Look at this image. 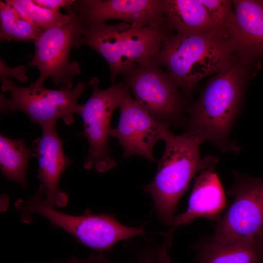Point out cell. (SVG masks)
Here are the masks:
<instances>
[{
  "label": "cell",
  "mask_w": 263,
  "mask_h": 263,
  "mask_svg": "<svg viewBox=\"0 0 263 263\" xmlns=\"http://www.w3.org/2000/svg\"><path fill=\"white\" fill-rule=\"evenodd\" d=\"M94 256V254H92L88 258L82 260H79L76 258L73 257L71 260L67 263H93Z\"/></svg>",
  "instance_id": "obj_28"
},
{
  "label": "cell",
  "mask_w": 263,
  "mask_h": 263,
  "mask_svg": "<svg viewBox=\"0 0 263 263\" xmlns=\"http://www.w3.org/2000/svg\"><path fill=\"white\" fill-rule=\"evenodd\" d=\"M6 2L14 8L24 19L43 31L61 26L71 19V14H64L60 10L41 7L31 0H10Z\"/></svg>",
  "instance_id": "obj_19"
},
{
  "label": "cell",
  "mask_w": 263,
  "mask_h": 263,
  "mask_svg": "<svg viewBox=\"0 0 263 263\" xmlns=\"http://www.w3.org/2000/svg\"><path fill=\"white\" fill-rule=\"evenodd\" d=\"M44 193L41 184L31 197L16 202L15 206L20 211L22 222L30 223L33 214L40 215L54 226L72 234L84 246L99 253L110 250L117 243L134 235V228L121 224L113 214H94L89 209L79 216L59 212L45 202L42 198Z\"/></svg>",
  "instance_id": "obj_5"
},
{
  "label": "cell",
  "mask_w": 263,
  "mask_h": 263,
  "mask_svg": "<svg viewBox=\"0 0 263 263\" xmlns=\"http://www.w3.org/2000/svg\"><path fill=\"white\" fill-rule=\"evenodd\" d=\"M67 11L86 25L119 19L138 27L166 26L162 0H74Z\"/></svg>",
  "instance_id": "obj_12"
},
{
  "label": "cell",
  "mask_w": 263,
  "mask_h": 263,
  "mask_svg": "<svg viewBox=\"0 0 263 263\" xmlns=\"http://www.w3.org/2000/svg\"><path fill=\"white\" fill-rule=\"evenodd\" d=\"M56 122L41 127L42 134L33 141L31 149L38 161L37 177L44 188V201L53 207H63L68 203L69 195L59 189V182L73 160L63 152V141L57 134Z\"/></svg>",
  "instance_id": "obj_13"
},
{
  "label": "cell",
  "mask_w": 263,
  "mask_h": 263,
  "mask_svg": "<svg viewBox=\"0 0 263 263\" xmlns=\"http://www.w3.org/2000/svg\"><path fill=\"white\" fill-rule=\"evenodd\" d=\"M232 175L227 194L233 201L208 239L221 243L263 239V180L236 171Z\"/></svg>",
  "instance_id": "obj_8"
},
{
  "label": "cell",
  "mask_w": 263,
  "mask_h": 263,
  "mask_svg": "<svg viewBox=\"0 0 263 263\" xmlns=\"http://www.w3.org/2000/svg\"><path fill=\"white\" fill-rule=\"evenodd\" d=\"M98 84L99 79L96 77L90 80L92 94L82 104L79 114L83 121V135L89 143L84 168L94 169L104 173L117 166L111 154L109 137L112 116L114 110L119 108L125 86L122 82L114 83L106 89L101 90Z\"/></svg>",
  "instance_id": "obj_10"
},
{
  "label": "cell",
  "mask_w": 263,
  "mask_h": 263,
  "mask_svg": "<svg viewBox=\"0 0 263 263\" xmlns=\"http://www.w3.org/2000/svg\"><path fill=\"white\" fill-rule=\"evenodd\" d=\"M190 247L198 263H263V239L226 243L208 239Z\"/></svg>",
  "instance_id": "obj_16"
},
{
  "label": "cell",
  "mask_w": 263,
  "mask_h": 263,
  "mask_svg": "<svg viewBox=\"0 0 263 263\" xmlns=\"http://www.w3.org/2000/svg\"><path fill=\"white\" fill-rule=\"evenodd\" d=\"M33 156L23 138L0 136V167L3 176L27 188L26 176L30 157Z\"/></svg>",
  "instance_id": "obj_18"
},
{
  "label": "cell",
  "mask_w": 263,
  "mask_h": 263,
  "mask_svg": "<svg viewBox=\"0 0 263 263\" xmlns=\"http://www.w3.org/2000/svg\"><path fill=\"white\" fill-rule=\"evenodd\" d=\"M71 20L66 24L42 33L34 41L35 52L29 66L38 69L39 76L33 84L43 86L48 77L60 89H71L72 80L81 74L76 61L71 62L69 56L73 48L79 49L86 25L72 11Z\"/></svg>",
  "instance_id": "obj_9"
},
{
  "label": "cell",
  "mask_w": 263,
  "mask_h": 263,
  "mask_svg": "<svg viewBox=\"0 0 263 263\" xmlns=\"http://www.w3.org/2000/svg\"><path fill=\"white\" fill-rule=\"evenodd\" d=\"M93 263H113L110 261L102 253L97 255L94 254Z\"/></svg>",
  "instance_id": "obj_27"
},
{
  "label": "cell",
  "mask_w": 263,
  "mask_h": 263,
  "mask_svg": "<svg viewBox=\"0 0 263 263\" xmlns=\"http://www.w3.org/2000/svg\"><path fill=\"white\" fill-rule=\"evenodd\" d=\"M1 91L9 92L10 97L0 94V112L20 111L34 124L41 127L61 119L67 125L75 120V113L79 114L82 104L77 102L85 90V84L78 82L71 89H49L33 83L27 87L15 85L8 79L1 80Z\"/></svg>",
  "instance_id": "obj_7"
},
{
  "label": "cell",
  "mask_w": 263,
  "mask_h": 263,
  "mask_svg": "<svg viewBox=\"0 0 263 263\" xmlns=\"http://www.w3.org/2000/svg\"><path fill=\"white\" fill-rule=\"evenodd\" d=\"M19 16V13L14 8L6 2L0 1L1 40L10 41L13 25Z\"/></svg>",
  "instance_id": "obj_22"
},
{
  "label": "cell",
  "mask_w": 263,
  "mask_h": 263,
  "mask_svg": "<svg viewBox=\"0 0 263 263\" xmlns=\"http://www.w3.org/2000/svg\"><path fill=\"white\" fill-rule=\"evenodd\" d=\"M156 249L150 245L143 249L139 253L137 263H156Z\"/></svg>",
  "instance_id": "obj_25"
},
{
  "label": "cell",
  "mask_w": 263,
  "mask_h": 263,
  "mask_svg": "<svg viewBox=\"0 0 263 263\" xmlns=\"http://www.w3.org/2000/svg\"><path fill=\"white\" fill-rule=\"evenodd\" d=\"M213 22L220 28L226 27L233 14L232 0H200Z\"/></svg>",
  "instance_id": "obj_20"
},
{
  "label": "cell",
  "mask_w": 263,
  "mask_h": 263,
  "mask_svg": "<svg viewBox=\"0 0 263 263\" xmlns=\"http://www.w3.org/2000/svg\"><path fill=\"white\" fill-rule=\"evenodd\" d=\"M73 0H35L37 4L44 8L51 10H60L61 7L65 8L67 11L70 8Z\"/></svg>",
  "instance_id": "obj_24"
},
{
  "label": "cell",
  "mask_w": 263,
  "mask_h": 263,
  "mask_svg": "<svg viewBox=\"0 0 263 263\" xmlns=\"http://www.w3.org/2000/svg\"><path fill=\"white\" fill-rule=\"evenodd\" d=\"M121 75L122 83L131 90L135 101L155 120L169 127L184 123L188 110L186 98L154 58L135 65Z\"/></svg>",
  "instance_id": "obj_6"
},
{
  "label": "cell",
  "mask_w": 263,
  "mask_h": 263,
  "mask_svg": "<svg viewBox=\"0 0 263 263\" xmlns=\"http://www.w3.org/2000/svg\"><path fill=\"white\" fill-rule=\"evenodd\" d=\"M170 31L166 26L138 27L124 22L116 24L96 23L86 25L80 44L103 56L110 69V80L114 84L118 75L154 58Z\"/></svg>",
  "instance_id": "obj_4"
},
{
  "label": "cell",
  "mask_w": 263,
  "mask_h": 263,
  "mask_svg": "<svg viewBox=\"0 0 263 263\" xmlns=\"http://www.w3.org/2000/svg\"><path fill=\"white\" fill-rule=\"evenodd\" d=\"M42 32L43 30L20 15L13 25L10 41L34 42Z\"/></svg>",
  "instance_id": "obj_21"
},
{
  "label": "cell",
  "mask_w": 263,
  "mask_h": 263,
  "mask_svg": "<svg viewBox=\"0 0 263 263\" xmlns=\"http://www.w3.org/2000/svg\"><path fill=\"white\" fill-rule=\"evenodd\" d=\"M238 58L227 30L220 27L191 34L170 32L154 58L186 98L201 79Z\"/></svg>",
  "instance_id": "obj_2"
},
{
  "label": "cell",
  "mask_w": 263,
  "mask_h": 263,
  "mask_svg": "<svg viewBox=\"0 0 263 263\" xmlns=\"http://www.w3.org/2000/svg\"><path fill=\"white\" fill-rule=\"evenodd\" d=\"M166 25L181 34L217 28L200 0H162Z\"/></svg>",
  "instance_id": "obj_17"
},
{
  "label": "cell",
  "mask_w": 263,
  "mask_h": 263,
  "mask_svg": "<svg viewBox=\"0 0 263 263\" xmlns=\"http://www.w3.org/2000/svg\"><path fill=\"white\" fill-rule=\"evenodd\" d=\"M246 66L238 58L208 82L198 100L188 108L184 133L199 137L225 153L240 150L229 135L240 111Z\"/></svg>",
  "instance_id": "obj_1"
},
{
  "label": "cell",
  "mask_w": 263,
  "mask_h": 263,
  "mask_svg": "<svg viewBox=\"0 0 263 263\" xmlns=\"http://www.w3.org/2000/svg\"><path fill=\"white\" fill-rule=\"evenodd\" d=\"M117 126L112 128L110 136L116 139L124 150L123 158L137 155L150 162L155 161L153 149L156 143L163 140L169 126L152 117L131 96L126 86L120 105Z\"/></svg>",
  "instance_id": "obj_11"
},
{
  "label": "cell",
  "mask_w": 263,
  "mask_h": 263,
  "mask_svg": "<svg viewBox=\"0 0 263 263\" xmlns=\"http://www.w3.org/2000/svg\"><path fill=\"white\" fill-rule=\"evenodd\" d=\"M232 2L226 30L238 57L248 66L263 56V0Z\"/></svg>",
  "instance_id": "obj_14"
},
{
  "label": "cell",
  "mask_w": 263,
  "mask_h": 263,
  "mask_svg": "<svg viewBox=\"0 0 263 263\" xmlns=\"http://www.w3.org/2000/svg\"><path fill=\"white\" fill-rule=\"evenodd\" d=\"M26 67L20 66L14 68L8 67L4 63L0 60V79H7L8 77H14L20 82H25L28 81L26 75Z\"/></svg>",
  "instance_id": "obj_23"
},
{
  "label": "cell",
  "mask_w": 263,
  "mask_h": 263,
  "mask_svg": "<svg viewBox=\"0 0 263 263\" xmlns=\"http://www.w3.org/2000/svg\"><path fill=\"white\" fill-rule=\"evenodd\" d=\"M168 247L164 244L156 249L157 263H172L168 253Z\"/></svg>",
  "instance_id": "obj_26"
},
{
  "label": "cell",
  "mask_w": 263,
  "mask_h": 263,
  "mask_svg": "<svg viewBox=\"0 0 263 263\" xmlns=\"http://www.w3.org/2000/svg\"><path fill=\"white\" fill-rule=\"evenodd\" d=\"M163 141L165 148L157 172L144 190L153 200L159 220L170 226L178 202L192 179L203 171L215 169L219 158L211 155L202 157L200 147L204 141L201 138L186 133L175 135L169 127Z\"/></svg>",
  "instance_id": "obj_3"
},
{
  "label": "cell",
  "mask_w": 263,
  "mask_h": 263,
  "mask_svg": "<svg viewBox=\"0 0 263 263\" xmlns=\"http://www.w3.org/2000/svg\"><path fill=\"white\" fill-rule=\"evenodd\" d=\"M214 170L203 171L195 178L187 210L174 216L169 230L164 233V244L168 247L171 245L174 233L179 226L189 225L198 218L218 220L225 210V193Z\"/></svg>",
  "instance_id": "obj_15"
}]
</instances>
